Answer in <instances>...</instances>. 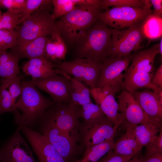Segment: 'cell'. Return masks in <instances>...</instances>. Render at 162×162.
<instances>
[{"label":"cell","mask_w":162,"mask_h":162,"mask_svg":"<svg viewBox=\"0 0 162 162\" xmlns=\"http://www.w3.org/2000/svg\"><path fill=\"white\" fill-rule=\"evenodd\" d=\"M101 12V9L92 5H77L56 22L57 30L66 44L74 46L94 25Z\"/></svg>","instance_id":"cell-1"},{"label":"cell","mask_w":162,"mask_h":162,"mask_svg":"<svg viewBox=\"0 0 162 162\" xmlns=\"http://www.w3.org/2000/svg\"><path fill=\"white\" fill-rule=\"evenodd\" d=\"M112 30L98 19L74 45L76 57L102 62L110 56Z\"/></svg>","instance_id":"cell-2"},{"label":"cell","mask_w":162,"mask_h":162,"mask_svg":"<svg viewBox=\"0 0 162 162\" xmlns=\"http://www.w3.org/2000/svg\"><path fill=\"white\" fill-rule=\"evenodd\" d=\"M158 53L159 44L134 53L123 80V89L131 92L145 88L152 89L151 82L154 72V63Z\"/></svg>","instance_id":"cell-3"},{"label":"cell","mask_w":162,"mask_h":162,"mask_svg":"<svg viewBox=\"0 0 162 162\" xmlns=\"http://www.w3.org/2000/svg\"><path fill=\"white\" fill-rule=\"evenodd\" d=\"M22 83V92L15 104L16 108L21 114L19 126L25 125L34 129L55 102L44 96L29 81Z\"/></svg>","instance_id":"cell-4"},{"label":"cell","mask_w":162,"mask_h":162,"mask_svg":"<svg viewBox=\"0 0 162 162\" xmlns=\"http://www.w3.org/2000/svg\"><path fill=\"white\" fill-rule=\"evenodd\" d=\"M52 5L41 7L21 26L16 27L18 36L14 47L22 45L39 37L51 36L57 31L56 20L50 12Z\"/></svg>","instance_id":"cell-5"},{"label":"cell","mask_w":162,"mask_h":162,"mask_svg":"<svg viewBox=\"0 0 162 162\" xmlns=\"http://www.w3.org/2000/svg\"><path fill=\"white\" fill-rule=\"evenodd\" d=\"M153 13L151 9L115 6L100 13L98 19L112 29L122 30L145 20Z\"/></svg>","instance_id":"cell-6"},{"label":"cell","mask_w":162,"mask_h":162,"mask_svg":"<svg viewBox=\"0 0 162 162\" xmlns=\"http://www.w3.org/2000/svg\"><path fill=\"white\" fill-rule=\"evenodd\" d=\"M38 125V132L45 136L67 162L77 160L80 150L76 139L58 129L44 116Z\"/></svg>","instance_id":"cell-7"},{"label":"cell","mask_w":162,"mask_h":162,"mask_svg":"<svg viewBox=\"0 0 162 162\" xmlns=\"http://www.w3.org/2000/svg\"><path fill=\"white\" fill-rule=\"evenodd\" d=\"M145 20L126 29H112L110 56L127 57L141 48L146 37L143 30Z\"/></svg>","instance_id":"cell-8"},{"label":"cell","mask_w":162,"mask_h":162,"mask_svg":"<svg viewBox=\"0 0 162 162\" xmlns=\"http://www.w3.org/2000/svg\"><path fill=\"white\" fill-rule=\"evenodd\" d=\"M80 106L71 103H56L46 112L44 116L58 129L79 141V129Z\"/></svg>","instance_id":"cell-9"},{"label":"cell","mask_w":162,"mask_h":162,"mask_svg":"<svg viewBox=\"0 0 162 162\" xmlns=\"http://www.w3.org/2000/svg\"><path fill=\"white\" fill-rule=\"evenodd\" d=\"M102 62L92 59L76 57L72 61H64L57 65L74 79L84 82L90 88H95L96 84L102 68Z\"/></svg>","instance_id":"cell-10"},{"label":"cell","mask_w":162,"mask_h":162,"mask_svg":"<svg viewBox=\"0 0 162 162\" xmlns=\"http://www.w3.org/2000/svg\"><path fill=\"white\" fill-rule=\"evenodd\" d=\"M118 128L106 117L93 122H83L79 129V141L86 148L113 140Z\"/></svg>","instance_id":"cell-11"},{"label":"cell","mask_w":162,"mask_h":162,"mask_svg":"<svg viewBox=\"0 0 162 162\" xmlns=\"http://www.w3.org/2000/svg\"><path fill=\"white\" fill-rule=\"evenodd\" d=\"M134 54L125 57L110 56L104 60L95 88L110 86L123 89V80Z\"/></svg>","instance_id":"cell-12"},{"label":"cell","mask_w":162,"mask_h":162,"mask_svg":"<svg viewBox=\"0 0 162 162\" xmlns=\"http://www.w3.org/2000/svg\"><path fill=\"white\" fill-rule=\"evenodd\" d=\"M2 162H38L18 126L12 135L0 147Z\"/></svg>","instance_id":"cell-13"},{"label":"cell","mask_w":162,"mask_h":162,"mask_svg":"<svg viewBox=\"0 0 162 162\" xmlns=\"http://www.w3.org/2000/svg\"><path fill=\"white\" fill-rule=\"evenodd\" d=\"M89 89L90 95L106 117L118 127L122 124L123 120L115 96L122 88L119 86H105Z\"/></svg>","instance_id":"cell-14"},{"label":"cell","mask_w":162,"mask_h":162,"mask_svg":"<svg viewBox=\"0 0 162 162\" xmlns=\"http://www.w3.org/2000/svg\"><path fill=\"white\" fill-rule=\"evenodd\" d=\"M19 126L39 162H67L43 134L25 125Z\"/></svg>","instance_id":"cell-15"},{"label":"cell","mask_w":162,"mask_h":162,"mask_svg":"<svg viewBox=\"0 0 162 162\" xmlns=\"http://www.w3.org/2000/svg\"><path fill=\"white\" fill-rule=\"evenodd\" d=\"M37 88L46 92L56 103H71L70 80L65 76L57 74L43 79L29 81Z\"/></svg>","instance_id":"cell-16"},{"label":"cell","mask_w":162,"mask_h":162,"mask_svg":"<svg viewBox=\"0 0 162 162\" xmlns=\"http://www.w3.org/2000/svg\"><path fill=\"white\" fill-rule=\"evenodd\" d=\"M118 98L119 111L123 120L122 123L136 125L157 122L150 118L145 113L129 91L122 89Z\"/></svg>","instance_id":"cell-17"},{"label":"cell","mask_w":162,"mask_h":162,"mask_svg":"<svg viewBox=\"0 0 162 162\" xmlns=\"http://www.w3.org/2000/svg\"><path fill=\"white\" fill-rule=\"evenodd\" d=\"M131 93L150 118L157 122H162V104L153 91L145 88L134 91Z\"/></svg>","instance_id":"cell-18"},{"label":"cell","mask_w":162,"mask_h":162,"mask_svg":"<svg viewBox=\"0 0 162 162\" xmlns=\"http://www.w3.org/2000/svg\"><path fill=\"white\" fill-rule=\"evenodd\" d=\"M53 62L45 56L29 59L23 66V72L32 80L46 78L57 74Z\"/></svg>","instance_id":"cell-19"},{"label":"cell","mask_w":162,"mask_h":162,"mask_svg":"<svg viewBox=\"0 0 162 162\" xmlns=\"http://www.w3.org/2000/svg\"><path fill=\"white\" fill-rule=\"evenodd\" d=\"M162 123L154 121L136 125L124 123L126 129L134 134L143 147L159 134L162 130Z\"/></svg>","instance_id":"cell-20"},{"label":"cell","mask_w":162,"mask_h":162,"mask_svg":"<svg viewBox=\"0 0 162 162\" xmlns=\"http://www.w3.org/2000/svg\"><path fill=\"white\" fill-rule=\"evenodd\" d=\"M50 38L49 36L37 38L22 45L14 47L12 49V52L19 60L45 56L46 45Z\"/></svg>","instance_id":"cell-21"},{"label":"cell","mask_w":162,"mask_h":162,"mask_svg":"<svg viewBox=\"0 0 162 162\" xmlns=\"http://www.w3.org/2000/svg\"><path fill=\"white\" fill-rule=\"evenodd\" d=\"M114 143L113 151L125 156H133L139 153L143 146L134 134L128 129Z\"/></svg>","instance_id":"cell-22"},{"label":"cell","mask_w":162,"mask_h":162,"mask_svg":"<svg viewBox=\"0 0 162 162\" xmlns=\"http://www.w3.org/2000/svg\"><path fill=\"white\" fill-rule=\"evenodd\" d=\"M57 72L58 74L66 76L70 80L69 91L71 103L82 106L92 102L89 88L85 84L72 78L61 70L58 69Z\"/></svg>","instance_id":"cell-23"},{"label":"cell","mask_w":162,"mask_h":162,"mask_svg":"<svg viewBox=\"0 0 162 162\" xmlns=\"http://www.w3.org/2000/svg\"><path fill=\"white\" fill-rule=\"evenodd\" d=\"M19 60L12 52L0 51V79L5 80L20 75Z\"/></svg>","instance_id":"cell-24"},{"label":"cell","mask_w":162,"mask_h":162,"mask_svg":"<svg viewBox=\"0 0 162 162\" xmlns=\"http://www.w3.org/2000/svg\"><path fill=\"white\" fill-rule=\"evenodd\" d=\"M113 139L86 148L82 156L74 162H97L109 152L113 150Z\"/></svg>","instance_id":"cell-25"},{"label":"cell","mask_w":162,"mask_h":162,"mask_svg":"<svg viewBox=\"0 0 162 162\" xmlns=\"http://www.w3.org/2000/svg\"><path fill=\"white\" fill-rule=\"evenodd\" d=\"M0 92L2 99L0 103V116L7 112L13 114L14 120L17 125L20 123L21 114L15 107L16 102L13 100L4 82L1 80Z\"/></svg>","instance_id":"cell-26"},{"label":"cell","mask_w":162,"mask_h":162,"mask_svg":"<svg viewBox=\"0 0 162 162\" xmlns=\"http://www.w3.org/2000/svg\"><path fill=\"white\" fill-rule=\"evenodd\" d=\"M106 117L100 106L92 102L80 106V117L82 118L83 122H93Z\"/></svg>","instance_id":"cell-27"},{"label":"cell","mask_w":162,"mask_h":162,"mask_svg":"<svg viewBox=\"0 0 162 162\" xmlns=\"http://www.w3.org/2000/svg\"><path fill=\"white\" fill-rule=\"evenodd\" d=\"M143 30L146 37L154 39L161 36L162 18L150 15L145 21Z\"/></svg>","instance_id":"cell-28"},{"label":"cell","mask_w":162,"mask_h":162,"mask_svg":"<svg viewBox=\"0 0 162 162\" xmlns=\"http://www.w3.org/2000/svg\"><path fill=\"white\" fill-rule=\"evenodd\" d=\"M0 20L3 29H14L22 22L20 13L14 10H8L0 15Z\"/></svg>","instance_id":"cell-29"},{"label":"cell","mask_w":162,"mask_h":162,"mask_svg":"<svg viewBox=\"0 0 162 162\" xmlns=\"http://www.w3.org/2000/svg\"><path fill=\"white\" fill-rule=\"evenodd\" d=\"M53 6V16L56 20L67 14L76 5L74 0H52Z\"/></svg>","instance_id":"cell-30"},{"label":"cell","mask_w":162,"mask_h":162,"mask_svg":"<svg viewBox=\"0 0 162 162\" xmlns=\"http://www.w3.org/2000/svg\"><path fill=\"white\" fill-rule=\"evenodd\" d=\"M18 33L15 29L0 30V51H6L15 46Z\"/></svg>","instance_id":"cell-31"},{"label":"cell","mask_w":162,"mask_h":162,"mask_svg":"<svg viewBox=\"0 0 162 162\" xmlns=\"http://www.w3.org/2000/svg\"><path fill=\"white\" fill-rule=\"evenodd\" d=\"M52 4V0H26L25 5L20 14L22 23L35 11L43 6Z\"/></svg>","instance_id":"cell-32"},{"label":"cell","mask_w":162,"mask_h":162,"mask_svg":"<svg viewBox=\"0 0 162 162\" xmlns=\"http://www.w3.org/2000/svg\"><path fill=\"white\" fill-rule=\"evenodd\" d=\"M20 75L5 80H2L5 84L13 100L16 102L22 92V81Z\"/></svg>","instance_id":"cell-33"},{"label":"cell","mask_w":162,"mask_h":162,"mask_svg":"<svg viewBox=\"0 0 162 162\" xmlns=\"http://www.w3.org/2000/svg\"><path fill=\"white\" fill-rule=\"evenodd\" d=\"M115 6L144 8V4L142 0H101L99 9L106 10Z\"/></svg>","instance_id":"cell-34"},{"label":"cell","mask_w":162,"mask_h":162,"mask_svg":"<svg viewBox=\"0 0 162 162\" xmlns=\"http://www.w3.org/2000/svg\"><path fill=\"white\" fill-rule=\"evenodd\" d=\"M145 146V150L143 157L157 153H162V130L156 137Z\"/></svg>","instance_id":"cell-35"},{"label":"cell","mask_w":162,"mask_h":162,"mask_svg":"<svg viewBox=\"0 0 162 162\" xmlns=\"http://www.w3.org/2000/svg\"><path fill=\"white\" fill-rule=\"evenodd\" d=\"M51 36L54 38L56 44L55 60H64L68 52L66 44L57 30Z\"/></svg>","instance_id":"cell-36"},{"label":"cell","mask_w":162,"mask_h":162,"mask_svg":"<svg viewBox=\"0 0 162 162\" xmlns=\"http://www.w3.org/2000/svg\"><path fill=\"white\" fill-rule=\"evenodd\" d=\"M133 156H125L110 151L97 162H128Z\"/></svg>","instance_id":"cell-37"},{"label":"cell","mask_w":162,"mask_h":162,"mask_svg":"<svg viewBox=\"0 0 162 162\" xmlns=\"http://www.w3.org/2000/svg\"><path fill=\"white\" fill-rule=\"evenodd\" d=\"M151 83L152 86L162 89V64L154 72L151 79Z\"/></svg>","instance_id":"cell-38"},{"label":"cell","mask_w":162,"mask_h":162,"mask_svg":"<svg viewBox=\"0 0 162 162\" xmlns=\"http://www.w3.org/2000/svg\"><path fill=\"white\" fill-rule=\"evenodd\" d=\"M152 5L153 6L154 10L153 14L158 17H162V0H150Z\"/></svg>","instance_id":"cell-39"},{"label":"cell","mask_w":162,"mask_h":162,"mask_svg":"<svg viewBox=\"0 0 162 162\" xmlns=\"http://www.w3.org/2000/svg\"><path fill=\"white\" fill-rule=\"evenodd\" d=\"M142 157L144 162H162V153H157Z\"/></svg>","instance_id":"cell-40"},{"label":"cell","mask_w":162,"mask_h":162,"mask_svg":"<svg viewBox=\"0 0 162 162\" xmlns=\"http://www.w3.org/2000/svg\"><path fill=\"white\" fill-rule=\"evenodd\" d=\"M13 0H0V6L7 8L8 10H12Z\"/></svg>","instance_id":"cell-41"},{"label":"cell","mask_w":162,"mask_h":162,"mask_svg":"<svg viewBox=\"0 0 162 162\" xmlns=\"http://www.w3.org/2000/svg\"><path fill=\"white\" fill-rule=\"evenodd\" d=\"M139 153L133 156L128 162H144L142 156L139 155Z\"/></svg>","instance_id":"cell-42"},{"label":"cell","mask_w":162,"mask_h":162,"mask_svg":"<svg viewBox=\"0 0 162 162\" xmlns=\"http://www.w3.org/2000/svg\"><path fill=\"white\" fill-rule=\"evenodd\" d=\"M144 4V8L147 9H151L150 7L152 6L150 1L149 0H142Z\"/></svg>","instance_id":"cell-43"},{"label":"cell","mask_w":162,"mask_h":162,"mask_svg":"<svg viewBox=\"0 0 162 162\" xmlns=\"http://www.w3.org/2000/svg\"><path fill=\"white\" fill-rule=\"evenodd\" d=\"M159 53L161 57V59L162 57V38L161 37L160 41L159 43Z\"/></svg>","instance_id":"cell-44"},{"label":"cell","mask_w":162,"mask_h":162,"mask_svg":"<svg viewBox=\"0 0 162 162\" xmlns=\"http://www.w3.org/2000/svg\"><path fill=\"white\" fill-rule=\"evenodd\" d=\"M3 29L2 27V22L0 20V30Z\"/></svg>","instance_id":"cell-45"},{"label":"cell","mask_w":162,"mask_h":162,"mask_svg":"<svg viewBox=\"0 0 162 162\" xmlns=\"http://www.w3.org/2000/svg\"><path fill=\"white\" fill-rule=\"evenodd\" d=\"M1 99H2V96H1V93L0 92V103L1 101Z\"/></svg>","instance_id":"cell-46"},{"label":"cell","mask_w":162,"mask_h":162,"mask_svg":"<svg viewBox=\"0 0 162 162\" xmlns=\"http://www.w3.org/2000/svg\"><path fill=\"white\" fill-rule=\"evenodd\" d=\"M2 12H0V15H1L2 14Z\"/></svg>","instance_id":"cell-47"},{"label":"cell","mask_w":162,"mask_h":162,"mask_svg":"<svg viewBox=\"0 0 162 162\" xmlns=\"http://www.w3.org/2000/svg\"><path fill=\"white\" fill-rule=\"evenodd\" d=\"M1 80L0 79V83H1Z\"/></svg>","instance_id":"cell-48"},{"label":"cell","mask_w":162,"mask_h":162,"mask_svg":"<svg viewBox=\"0 0 162 162\" xmlns=\"http://www.w3.org/2000/svg\"><path fill=\"white\" fill-rule=\"evenodd\" d=\"M0 12H2L1 10H0Z\"/></svg>","instance_id":"cell-49"},{"label":"cell","mask_w":162,"mask_h":162,"mask_svg":"<svg viewBox=\"0 0 162 162\" xmlns=\"http://www.w3.org/2000/svg\"><path fill=\"white\" fill-rule=\"evenodd\" d=\"M0 162H1V161H0Z\"/></svg>","instance_id":"cell-50"}]
</instances>
